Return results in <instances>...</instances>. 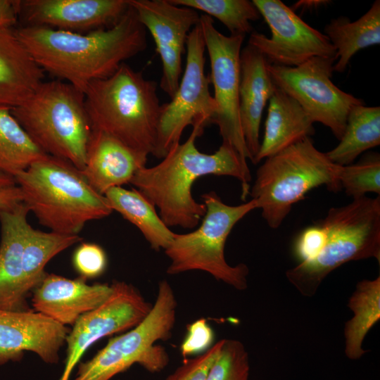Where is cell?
I'll return each instance as SVG.
<instances>
[{
	"label": "cell",
	"instance_id": "obj_1",
	"mask_svg": "<svg viewBox=\"0 0 380 380\" xmlns=\"http://www.w3.org/2000/svg\"><path fill=\"white\" fill-rule=\"evenodd\" d=\"M17 35L44 71L83 94L93 82L113 75L147 46L146 30L130 6L113 26L79 33L21 26Z\"/></svg>",
	"mask_w": 380,
	"mask_h": 380
},
{
	"label": "cell",
	"instance_id": "obj_2",
	"mask_svg": "<svg viewBox=\"0 0 380 380\" xmlns=\"http://www.w3.org/2000/svg\"><path fill=\"white\" fill-rule=\"evenodd\" d=\"M205 127L201 122L194 124L184 143L173 147L157 165L141 168L130 182L158 208L168 227L194 229L201 221L205 206L192 194L194 182L201 177H233L241 183L242 198L249 194L251 176L247 160L232 144L222 141L210 154L197 148L196 140Z\"/></svg>",
	"mask_w": 380,
	"mask_h": 380
},
{
	"label": "cell",
	"instance_id": "obj_3",
	"mask_svg": "<svg viewBox=\"0 0 380 380\" xmlns=\"http://www.w3.org/2000/svg\"><path fill=\"white\" fill-rule=\"evenodd\" d=\"M157 89L156 81L126 63L110 76L91 82L84 94L92 130L153 155L161 106Z\"/></svg>",
	"mask_w": 380,
	"mask_h": 380
},
{
	"label": "cell",
	"instance_id": "obj_4",
	"mask_svg": "<svg viewBox=\"0 0 380 380\" xmlns=\"http://www.w3.org/2000/svg\"><path fill=\"white\" fill-rule=\"evenodd\" d=\"M14 178L29 211L51 232L78 235L88 222L113 213L106 196L61 158L47 154Z\"/></svg>",
	"mask_w": 380,
	"mask_h": 380
},
{
	"label": "cell",
	"instance_id": "obj_5",
	"mask_svg": "<svg viewBox=\"0 0 380 380\" xmlns=\"http://www.w3.org/2000/svg\"><path fill=\"white\" fill-rule=\"evenodd\" d=\"M11 112L44 152L83 170L92 128L82 91L60 80L44 81Z\"/></svg>",
	"mask_w": 380,
	"mask_h": 380
},
{
	"label": "cell",
	"instance_id": "obj_6",
	"mask_svg": "<svg viewBox=\"0 0 380 380\" xmlns=\"http://www.w3.org/2000/svg\"><path fill=\"white\" fill-rule=\"evenodd\" d=\"M265 160L257 170L250 194L272 229L279 227L293 205L310 190L320 186L334 192L341 189L342 166L319 151L310 137Z\"/></svg>",
	"mask_w": 380,
	"mask_h": 380
},
{
	"label": "cell",
	"instance_id": "obj_7",
	"mask_svg": "<svg viewBox=\"0 0 380 380\" xmlns=\"http://www.w3.org/2000/svg\"><path fill=\"white\" fill-rule=\"evenodd\" d=\"M320 224L325 246L314 259L288 270V280L303 296H313L324 279L341 265L374 258L380 262V196H363L331 208Z\"/></svg>",
	"mask_w": 380,
	"mask_h": 380
},
{
	"label": "cell",
	"instance_id": "obj_8",
	"mask_svg": "<svg viewBox=\"0 0 380 380\" xmlns=\"http://www.w3.org/2000/svg\"><path fill=\"white\" fill-rule=\"evenodd\" d=\"M201 197L205 213L200 226L189 233H175L164 250L170 260L167 273L174 275L192 270L203 271L238 290L246 289L249 272L247 265H229L225 260L224 248L233 227L257 208L256 202L251 199L238 205H227L213 191Z\"/></svg>",
	"mask_w": 380,
	"mask_h": 380
},
{
	"label": "cell",
	"instance_id": "obj_9",
	"mask_svg": "<svg viewBox=\"0 0 380 380\" xmlns=\"http://www.w3.org/2000/svg\"><path fill=\"white\" fill-rule=\"evenodd\" d=\"M177 300L166 280L158 285V295L147 316L128 331L111 338L89 360L80 363L73 380H110L134 364L149 372H159L168 364L163 347L154 345L166 341L176 320Z\"/></svg>",
	"mask_w": 380,
	"mask_h": 380
},
{
	"label": "cell",
	"instance_id": "obj_10",
	"mask_svg": "<svg viewBox=\"0 0 380 380\" xmlns=\"http://www.w3.org/2000/svg\"><path fill=\"white\" fill-rule=\"evenodd\" d=\"M184 72L178 88L168 103L161 104L157 138L153 156L163 158L180 143L184 130L201 122L211 124L217 105L205 74V45L199 23L190 32L186 42Z\"/></svg>",
	"mask_w": 380,
	"mask_h": 380
},
{
	"label": "cell",
	"instance_id": "obj_11",
	"mask_svg": "<svg viewBox=\"0 0 380 380\" xmlns=\"http://www.w3.org/2000/svg\"><path fill=\"white\" fill-rule=\"evenodd\" d=\"M336 58L313 57L296 67L268 63L274 84L294 99L313 122L329 128L340 140L350 109L364 104L331 80Z\"/></svg>",
	"mask_w": 380,
	"mask_h": 380
},
{
	"label": "cell",
	"instance_id": "obj_12",
	"mask_svg": "<svg viewBox=\"0 0 380 380\" xmlns=\"http://www.w3.org/2000/svg\"><path fill=\"white\" fill-rule=\"evenodd\" d=\"M199 25L210 65V82L217 111L211 124L244 159L251 160L242 133L239 117L240 53L245 36H226L215 27L213 18L200 15Z\"/></svg>",
	"mask_w": 380,
	"mask_h": 380
},
{
	"label": "cell",
	"instance_id": "obj_13",
	"mask_svg": "<svg viewBox=\"0 0 380 380\" xmlns=\"http://www.w3.org/2000/svg\"><path fill=\"white\" fill-rule=\"evenodd\" d=\"M271 30L270 37L253 31L248 44L270 64L296 67L313 57L336 58L328 37L303 20L280 0H253Z\"/></svg>",
	"mask_w": 380,
	"mask_h": 380
},
{
	"label": "cell",
	"instance_id": "obj_14",
	"mask_svg": "<svg viewBox=\"0 0 380 380\" xmlns=\"http://www.w3.org/2000/svg\"><path fill=\"white\" fill-rule=\"evenodd\" d=\"M111 287L108 299L82 315L69 331L65 339V367L58 380H69L84 352L98 340L132 329L151 311L153 305L132 284L114 281Z\"/></svg>",
	"mask_w": 380,
	"mask_h": 380
},
{
	"label": "cell",
	"instance_id": "obj_15",
	"mask_svg": "<svg viewBox=\"0 0 380 380\" xmlns=\"http://www.w3.org/2000/svg\"><path fill=\"white\" fill-rule=\"evenodd\" d=\"M129 3L154 40L162 63L160 87L172 98L182 77V56L189 34L199 23L201 15L170 0H129Z\"/></svg>",
	"mask_w": 380,
	"mask_h": 380
},
{
	"label": "cell",
	"instance_id": "obj_16",
	"mask_svg": "<svg viewBox=\"0 0 380 380\" xmlns=\"http://www.w3.org/2000/svg\"><path fill=\"white\" fill-rule=\"evenodd\" d=\"M129 8V0H19L22 26L84 33L115 25Z\"/></svg>",
	"mask_w": 380,
	"mask_h": 380
},
{
	"label": "cell",
	"instance_id": "obj_17",
	"mask_svg": "<svg viewBox=\"0 0 380 380\" xmlns=\"http://www.w3.org/2000/svg\"><path fill=\"white\" fill-rule=\"evenodd\" d=\"M69 329L30 310H0V365L33 352L46 363H56Z\"/></svg>",
	"mask_w": 380,
	"mask_h": 380
},
{
	"label": "cell",
	"instance_id": "obj_18",
	"mask_svg": "<svg viewBox=\"0 0 380 380\" xmlns=\"http://www.w3.org/2000/svg\"><path fill=\"white\" fill-rule=\"evenodd\" d=\"M111 285L87 284L82 278L71 279L46 274L34 289V310L55 322L73 326L83 315L103 303L112 293Z\"/></svg>",
	"mask_w": 380,
	"mask_h": 380
},
{
	"label": "cell",
	"instance_id": "obj_19",
	"mask_svg": "<svg viewBox=\"0 0 380 380\" xmlns=\"http://www.w3.org/2000/svg\"><path fill=\"white\" fill-rule=\"evenodd\" d=\"M268 62L254 46L247 44L240 53L239 117L251 162L260 148V127L263 110L277 86L268 71Z\"/></svg>",
	"mask_w": 380,
	"mask_h": 380
},
{
	"label": "cell",
	"instance_id": "obj_20",
	"mask_svg": "<svg viewBox=\"0 0 380 380\" xmlns=\"http://www.w3.org/2000/svg\"><path fill=\"white\" fill-rule=\"evenodd\" d=\"M147 158L114 137L92 130L81 172L95 191L104 195L111 188L130 184L134 175L146 166Z\"/></svg>",
	"mask_w": 380,
	"mask_h": 380
},
{
	"label": "cell",
	"instance_id": "obj_21",
	"mask_svg": "<svg viewBox=\"0 0 380 380\" xmlns=\"http://www.w3.org/2000/svg\"><path fill=\"white\" fill-rule=\"evenodd\" d=\"M29 212L23 202L11 210L0 211V310H29L21 292L23 251L31 226Z\"/></svg>",
	"mask_w": 380,
	"mask_h": 380
},
{
	"label": "cell",
	"instance_id": "obj_22",
	"mask_svg": "<svg viewBox=\"0 0 380 380\" xmlns=\"http://www.w3.org/2000/svg\"><path fill=\"white\" fill-rule=\"evenodd\" d=\"M44 73L15 28L0 30V106L13 108L23 103L44 81Z\"/></svg>",
	"mask_w": 380,
	"mask_h": 380
},
{
	"label": "cell",
	"instance_id": "obj_23",
	"mask_svg": "<svg viewBox=\"0 0 380 380\" xmlns=\"http://www.w3.org/2000/svg\"><path fill=\"white\" fill-rule=\"evenodd\" d=\"M313 123L300 104L277 87L269 100L264 136L253 163L310 137L315 132Z\"/></svg>",
	"mask_w": 380,
	"mask_h": 380
},
{
	"label": "cell",
	"instance_id": "obj_24",
	"mask_svg": "<svg viewBox=\"0 0 380 380\" xmlns=\"http://www.w3.org/2000/svg\"><path fill=\"white\" fill-rule=\"evenodd\" d=\"M324 34L336 51L334 71L344 72L357 51L380 44V1L376 0L367 13L353 22L346 16L331 19Z\"/></svg>",
	"mask_w": 380,
	"mask_h": 380
},
{
	"label": "cell",
	"instance_id": "obj_25",
	"mask_svg": "<svg viewBox=\"0 0 380 380\" xmlns=\"http://www.w3.org/2000/svg\"><path fill=\"white\" fill-rule=\"evenodd\" d=\"M104 196L113 211H117L137 227L151 248L158 251L170 244L175 233L164 223L155 205L139 191L117 186L108 189Z\"/></svg>",
	"mask_w": 380,
	"mask_h": 380
},
{
	"label": "cell",
	"instance_id": "obj_26",
	"mask_svg": "<svg viewBox=\"0 0 380 380\" xmlns=\"http://www.w3.org/2000/svg\"><path fill=\"white\" fill-rule=\"evenodd\" d=\"M379 144L380 107L360 104L350 109L338 144L326 155L334 163L344 166Z\"/></svg>",
	"mask_w": 380,
	"mask_h": 380
},
{
	"label": "cell",
	"instance_id": "obj_27",
	"mask_svg": "<svg viewBox=\"0 0 380 380\" xmlns=\"http://www.w3.org/2000/svg\"><path fill=\"white\" fill-rule=\"evenodd\" d=\"M348 305L353 317L345 324V353L348 358L357 360L366 353L363 339L380 319V277L358 282Z\"/></svg>",
	"mask_w": 380,
	"mask_h": 380
},
{
	"label": "cell",
	"instance_id": "obj_28",
	"mask_svg": "<svg viewBox=\"0 0 380 380\" xmlns=\"http://www.w3.org/2000/svg\"><path fill=\"white\" fill-rule=\"evenodd\" d=\"M79 235L42 232L30 226L23 251L21 292L27 298L43 280L44 267L57 254L82 241Z\"/></svg>",
	"mask_w": 380,
	"mask_h": 380
},
{
	"label": "cell",
	"instance_id": "obj_29",
	"mask_svg": "<svg viewBox=\"0 0 380 380\" xmlns=\"http://www.w3.org/2000/svg\"><path fill=\"white\" fill-rule=\"evenodd\" d=\"M46 155L13 116L11 108L0 106V173L14 178Z\"/></svg>",
	"mask_w": 380,
	"mask_h": 380
},
{
	"label": "cell",
	"instance_id": "obj_30",
	"mask_svg": "<svg viewBox=\"0 0 380 380\" xmlns=\"http://www.w3.org/2000/svg\"><path fill=\"white\" fill-rule=\"evenodd\" d=\"M178 6L201 11L220 20L230 32V35H243L253 32L251 21L260 18L252 1L249 0H170Z\"/></svg>",
	"mask_w": 380,
	"mask_h": 380
},
{
	"label": "cell",
	"instance_id": "obj_31",
	"mask_svg": "<svg viewBox=\"0 0 380 380\" xmlns=\"http://www.w3.org/2000/svg\"><path fill=\"white\" fill-rule=\"evenodd\" d=\"M341 189L353 199L372 192L380 195V156L370 153L357 163L342 166L340 172Z\"/></svg>",
	"mask_w": 380,
	"mask_h": 380
},
{
	"label": "cell",
	"instance_id": "obj_32",
	"mask_svg": "<svg viewBox=\"0 0 380 380\" xmlns=\"http://www.w3.org/2000/svg\"><path fill=\"white\" fill-rule=\"evenodd\" d=\"M249 368L248 355L242 343L223 339L205 380H248Z\"/></svg>",
	"mask_w": 380,
	"mask_h": 380
},
{
	"label": "cell",
	"instance_id": "obj_33",
	"mask_svg": "<svg viewBox=\"0 0 380 380\" xmlns=\"http://www.w3.org/2000/svg\"><path fill=\"white\" fill-rule=\"evenodd\" d=\"M72 262L81 278L91 279L101 276L107 266L104 250L94 243H82L75 251Z\"/></svg>",
	"mask_w": 380,
	"mask_h": 380
},
{
	"label": "cell",
	"instance_id": "obj_34",
	"mask_svg": "<svg viewBox=\"0 0 380 380\" xmlns=\"http://www.w3.org/2000/svg\"><path fill=\"white\" fill-rule=\"evenodd\" d=\"M327 239L324 227L317 223L304 229L293 243V255L299 263L315 258L323 249Z\"/></svg>",
	"mask_w": 380,
	"mask_h": 380
},
{
	"label": "cell",
	"instance_id": "obj_35",
	"mask_svg": "<svg viewBox=\"0 0 380 380\" xmlns=\"http://www.w3.org/2000/svg\"><path fill=\"white\" fill-rule=\"evenodd\" d=\"M223 339L195 358L185 361L165 380H205L209 369L218 355Z\"/></svg>",
	"mask_w": 380,
	"mask_h": 380
},
{
	"label": "cell",
	"instance_id": "obj_36",
	"mask_svg": "<svg viewBox=\"0 0 380 380\" xmlns=\"http://www.w3.org/2000/svg\"><path fill=\"white\" fill-rule=\"evenodd\" d=\"M214 333L207 320L198 319L187 327V331L181 344L180 350L183 357L205 352L212 346Z\"/></svg>",
	"mask_w": 380,
	"mask_h": 380
},
{
	"label": "cell",
	"instance_id": "obj_37",
	"mask_svg": "<svg viewBox=\"0 0 380 380\" xmlns=\"http://www.w3.org/2000/svg\"><path fill=\"white\" fill-rule=\"evenodd\" d=\"M23 202V194L18 185H0V211L11 210Z\"/></svg>",
	"mask_w": 380,
	"mask_h": 380
},
{
	"label": "cell",
	"instance_id": "obj_38",
	"mask_svg": "<svg viewBox=\"0 0 380 380\" xmlns=\"http://www.w3.org/2000/svg\"><path fill=\"white\" fill-rule=\"evenodd\" d=\"M18 1L0 0V30L15 25L18 20Z\"/></svg>",
	"mask_w": 380,
	"mask_h": 380
},
{
	"label": "cell",
	"instance_id": "obj_39",
	"mask_svg": "<svg viewBox=\"0 0 380 380\" xmlns=\"http://www.w3.org/2000/svg\"><path fill=\"white\" fill-rule=\"evenodd\" d=\"M330 3H331V1L328 0H300L292 5L291 8L293 11L296 9L312 11L318 9Z\"/></svg>",
	"mask_w": 380,
	"mask_h": 380
},
{
	"label": "cell",
	"instance_id": "obj_40",
	"mask_svg": "<svg viewBox=\"0 0 380 380\" xmlns=\"http://www.w3.org/2000/svg\"><path fill=\"white\" fill-rule=\"evenodd\" d=\"M16 184L15 178L9 175L0 173V185H14Z\"/></svg>",
	"mask_w": 380,
	"mask_h": 380
}]
</instances>
